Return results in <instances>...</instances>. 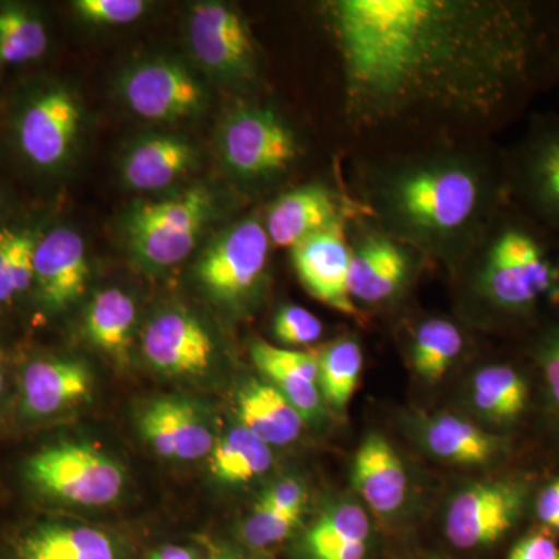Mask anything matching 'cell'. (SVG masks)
<instances>
[{"label":"cell","mask_w":559,"mask_h":559,"mask_svg":"<svg viewBox=\"0 0 559 559\" xmlns=\"http://www.w3.org/2000/svg\"><path fill=\"white\" fill-rule=\"evenodd\" d=\"M348 116L498 119L521 100L550 35L536 7L471 0H337L330 7Z\"/></svg>","instance_id":"1"},{"label":"cell","mask_w":559,"mask_h":559,"mask_svg":"<svg viewBox=\"0 0 559 559\" xmlns=\"http://www.w3.org/2000/svg\"><path fill=\"white\" fill-rule=\"evenodd\" d=\"M385 215L423 242L450 241L479 218L487 179L462 162L440 160L404 168L382 191Z\"/></svg>","instance_id":"2"},{"label":"cell","mask_w":559,"mask_h":559,"mask_svg":"<svg viewBox=\"0 0 559 559\" xmlns=\"http://www.w3.org/2000/svg\"><path fill=\"white\" fill-rule=\"evenodd\" d=\"M477 288L499 314L530 318L559 300V259L532 227L506 224L488 242Z\"/></svg>","instance_id":"3"},{"label":"cell","mask_w":559,"mask_h":559,"mask_svg":"<svg viewBox=\"0 0 559 559\" xmlns=\"http://www.w3.org/2000/svg\"><path fill=\"white\" fill-rule=\"evenodd\" d=\"M22 479L39 498L72 507L109 506L127 485L116 460L79 441H57L32 452L22 463Z\"/></svg>","instance_id":"4"},{"label":"cell","mask_w":559,"mask_h":559,"mask_svg":"<svg viewBox=\"0 0 559 559\" xmlns=\"http://www.w3.org/2000/svg\"><path fill=\"white\" fill-rule=\"evenodd\" d=\"M538 485L527 474H511L463 489L444 516L452 549L485 554L502 546L532 514Z\"/></svg>","instance_id":"5"},{"label":"cell","mask_w":559,"mask_h":559,"mask_svg":"<svg viewBox=\"0 0 559 559\" xmlns=\"http://www.w3.org/2000/svg\"><path fill=\"white\" fill-rule=\"evenodd\" d=\"M212 210V193L202 186L139 205L124 219V241L132 259L150 271L176 266L197 246Z\"/></svg>","instance_id":"6"},{"label":"cell","mask_w":559,"mask_h":559,"mask_svg":"<svg viewBox=\"0 0 559 559\" xmlns=\"http://www.w3.org/2000/svg\"><path fill=\"white\" fill-rule=\"evenodd\" d=\"M0 559H135L130 539L83 522L39 518L0 539Z\"/></svg>","instance_id":"7"},{"label":"cell","mask_w":559,"mask_h":559,"mask_svg":"<svg viewBox=\"0 0 559 559\" xmlns=\"http://www.w3.org/2000/svg\"><path fill=\"white\" fill-rule=\"evenodd\" d=\"M221 156L235 175L266 178L285 171L297 157L293 131L272 110H234L219 135Z\"/></svg>","instance_id":"8"},{"label":"cell","mask_w":559,"mask_h":559,"mask_svg":"<svg viewBox=\"0 0 559 559\" xmlns=\"http://www.w3.org/2000/svg\"><path fill=\"white\" fill-rule=\"evenodd\" d=\"M271 240L263 224L246 219L216 238L198 263L205 290L223 304H237L259 285L266 270Z\"/></svg>","instance_id":"9"},{"label":"cell","mask_w":559,"mask_h":559,"mask_svg":"<svg viewBox=\"0 0 559 559\" xmlns=\"http://www.w3.org/2000/svg\"><path fill=\"white\" fill-rule=\"evenodd\" d=\"M194 60L224 81H248L257 69L255 47L245 20L221 2L193 7L189 24Z\"/></svg>","instance_id":"10"},{"label":"cell","mask_w":559,"mask_h":559,"mask_svg":"<svg viewBox=\"0 0 559 559\" xmlns=\"http://www.w3.org/2000/svg\"><path fill=\"white\" fill-rule=\"evenodd\" d=\"M121 97L128 108L150 121H178L200 114L205 91L200 81L175 61L140 62L121 80Z\"/></svg>","instance_id":"11"},{"label":"cell","mask_w":559,"mask_h":559,"mask_svg":"<svg viewBox=\"0 0 559 559\" xmlns=\"http://www.w3.org/2000/svg\"><path fill=\"white\" fill-rule=\"evenodd\" d=\"M150 366L168 377H201L215 360V342L190 312L165 310L151 319L142 334Z\"/></svg>","instance_id":"12"},{"label":"cell","mask_w":559,"mask_h":559,"mask_svg":"<svg viewBox=\"0 0 559 559\" xmlns=\"http://www.w3.org/2000/svg\"><path fill=\"white\" fill-rule=\"evenodd\" d=\"M92 385L91 371L80 360L33 359L17 380V415L27 423L58 418L90 399Z\"/></svg>","instance_id":"13"},{"label":"cell","mask_w":559,"mask_h":559,"mask_svg":"<svg viewBox=\"0 0 559 559\" xmlns=\"http://www.w3.org/2000/svg\"><path fill=\"white\" fill-rule=\"evenodd\" d=\"M81 108L62 87L43 92L22 112L17 140L24 156L39 168H57L79 138Z\"/></svg>","instance_id":"14"},{"label":"cell","mask_w":559,"mask_h":559,"mask_svg":"<svg viewBox=\"0 0 559 559\" xmlns=\"http://www.w3.org/2000/svg\"><path fill=\"white\" fill-rule=\"evenodd\" d=\"M138 428L156 454L179 462L207 457L216 444L204 412L197 404L175 396L146 403L139 412Z\"/></svg>","instance_id":"15"},{"label":"cell","mask_w":559,"mask_h":559,"mask_svg":"<svg viewBox=\"0 0 559 559\" xmlns=\"http://www.w3.org/2000/svg\"><path fill=\"white\" fill-rule=\"evenodd\" d=\"M90 278L86 245L79 231L58 227L39 238L35 250L36 294L46 310H66L83 296Z\"/></svg>","instance_id":"16"},{"label":"cell","mask_w":559,"mask_h":559,"mask_svg":"<svg viewBox=\"0 0 559 559\" xmlns=\"http://www.w3.org/2000/svg\"><path fill=\"white\" fill-rule=\"evenodd\" d=\"M290 250L301 285L314 299L344 314H359L348 290L353 250L348 248L341 224L312 235Z\"/></svg>","instance_id":"17"},{"label":"cell","mask_w":559,"mask_h":559,"mask_svg":"<svg viewBox=\"0 0 559 559\" xmlns=\"http://www.w3.org/2000/svg\"><path fill=\"white\" fill-rule=\"evenodd\" d=\"M377 549L366 510L353 502L330 507L293 544V559H370Z\"/></svg>","instance_id":"18"},{"label":"cell","mask_w":559,"mask_h":559,"mask_svg":"<svg viewBox=\"0 0 559 559\" xmlns=\"http://www.w3.org/2000/svg\"><path fill=\"white\" fill-rule=\"evenodd\" d=\"M340 224V204L333 191L323 186H307L288 191L271 205L264 229L275 246L293 249Z\"/></svg>","instance_id":"19"},{"label":"cell","mask_w":559,"mask_h":559,"mask_svg":"<svg viewBox=\"0 0 559 559\" xmlns=\"http://www.w3.org/2000/svg\"><path fill=\"white\" fill-rule=\"evenodd\" d=\"M353 485L360 498L381 516L395 514L407 495L403 462L380 433L362 441L353 462Z\"/></svg>","instance_id":"20"},{"label":"cell","mask_w":559,"mask_h":559,"mask_svg":"<svg viewBox=\"0 0 559 559\" xmlns=\"http://www.w3.org/2000/svg\"><path fill=\"white\" fill-rule=\"evenodd\" d=\"M407 253L396 242L371 235L352 252L348 290L352 299L380 304L395 296L409 274Z\"/></svg>","instance_id":"21"},{"label":"cell","mask_w":559,"mask_h":559,"mask_svg":"<svg viewBox=\"0 0 559 559\" xmlns=\"http://www.w3.org/2000/svg\"><path fill=\"white\" fill-rule=\"evenodd\" d=\"M528 371L510 362L481 367L474 377L473 401L481 417L502 429L520 426L533 407Z\"/></svg>","instance_id":"22"},{"label":"cell","mask_w":559,"mask_h":559,"mask_svg":"<svg viewBox=\"0 0 559 559\" xmlns=\"http://www.w3.org/2000/svg\"><path fill=\"white\" fill-rule=\"evenodd\" d=\"M197 165V153L178 135H150L135 143L121 165V178L131 189H167L189 175Z\"/></svg>","instance_id":"23"},{"label":"cell","mask_w":559,"mask_h":559,"mask_svg":"<svg viewBox=\"0 0 559 559\" xmlns=\"http://www.w3.org/2000/svg\"><path fill=\"white\" fill-rule=\"evenodd\" d=\"M425 444L436 457L459 465H491L509 457L511 440L502 433L485 432L455 415L433 417L425 426Z\"/></svg>","instance_id":"24"},{"label":"cell","mask_w":559,"mask_h":559,"mask_svg":"<svg viewBox=\"0 0 559 559\" xmlns=\"http://www.w3.org/2000/svg\"><path fill=\"white\" fill-rule=\"evenodd\" d=\"M250 352L261 373L274 382L275 388L300 412L301 417L311 418L318 414V353L278 348L264 341L255 342Z\"/></svg>","instance_id":"25"},{"label":"cell","mask_w":559,"mask_h":559,"mask_svg":"<svg viewBox=\"0 0 559 559\" xmlns=\"http://www.w3.org/2000/svg\"><path fill=\"white\" fill-rule=\"evenodd\" d=\"M238 425L270 447H285L299 439L304 417L274 384L252 382L238 395Z\"/></svg>","instance_id":"26"},{"label":"cell","mask_w":559,"mask_h":559,"mask_svg":"<svg viewBox=\"0 0 559 559\" xmlns=\"http://www.w3.org/2000/svg\"><path fill=\"white\" fill-rule=\"evenodd\" d=\"M138 307L121 289L102 290L92 299L84 320L91 344L117 359L127 358L134 334Z\"/></svg>","instance_id":"27"},{"label":"cell","mask_w":559,"mask_h":559,"mask_svg":"<svg viewBox=\"0 0 559 559\" xmlns=\"http://www.w3.org/2000/svg\"><path fill=\"white\" fill-rule=\"evenodd\" d=\"M521 187L532 207L559 226V130L533 140L521 165Z\"/></svg>","instance_id":"28"},{"label":"cell","mask_w":559,"mask_h":559,"mask_svg":"<svg viewBox=\"0 0 559 559\" xmlns=\"http://www.w3.org/2000/svg\"><path fill=\"white\" fill-rule=\"evenodd\" d=\"M213 476L224 484H246L263 476L272 465L270 444L241 425L227 430L223 439L216 440L212 451Z\"/></svg>","instance_id":"29"},{"label":"cell","mask_w":559,"mask_h":559,"mask_svg":"<svg viewBox=\"0 0 559 559\" xmlns=\"http://www.w3.org/2000/svg\"><path fill=\"white\" fill-rule=\"evenodd\" d=\"M304 511L278 509L271 502L259 499L248 516L237 528V544L230 546L249 554L271 557V551L294 538L299 528Z\"/></svg>","instance_id":"30"},{"label":"cell","mask_w":559,"mask_h":559,"mask_svg":"<svg viewBox=\"0 0 559 559\" xmlns=\"http://www.w3.org/2000/svg\"><path fill=\"white\" fill-rule=\"evenodd\" d=\"M319 388L330 406L344 411L358 388L364 356L358 342L344 337L318 353Z\"/></svg>","instance_id":"31"},{"label":"cell","mask_w":559,"mask_h":559,"mask_svg":"<svg viewBox=\"0 0 559 559\" xmlns=\"http://www.w3.org/2000/svg\"><path fill=\"white\" fill-rule=\"evenodd\" d=\"M463 348L462 333L448 320L432 319L423 323L415 334L412 362L423 380L440 381Z\"/></svg>","instance_id":"32"},{"label":"cell","mask_w":559,"mask_h":559,"mask_svg":"<svg viewBox=\"0 0 559 559\" xmlns=\"http://www.w3.org/2000/svg\"><path fill=\"white\" fill-rule=\"evenodd\" d=\"M49 39L43 22L22 7L0 9V61L24 64L46 53Z\"/></svg>","instance_id":"33"},{"label":"cell","mask_w":559,"mask_h":559,"mask_svg":"<svg viewBox=\"0 0 559 559\" xmlns=\"http://www.w3.org/2000/svg\"><path fill=\"white\" fill-rule=\"evenodd\" d=\"M532 358L538 373L540 411L559 437V323L540 334Z\"/></svg>","instance_id":"34"},{"label":"cell","mask_w":559,"mask_h":559,"mask_svg":"<svg viewBox=\"0 0 559 559\" xmlns=\"http://www.w3.org/2000/svg\"><path fill=\"white\" fill-rule=\"evenodd\" d=\"M275 340L285 345H310L322 336L323 325L312 312L297 305L280 308L274 319Z\"/></svg>","instance_id":"35"},{"label":"cell","mask_w":559,"mask_h":559,"mask_svg":"<svg viewBox=\"0 0 559 559\" xmlns=\"http://www.w3.org/2000/svg\"><path fill=\"white\" fill-rule=\"evenodd\" d=\"M148 3L143 0H76L73 10L81 20L97 25H124L139 21Z\"/></svg>","instance_id":"36"},{"label":"cell","mask_w":559,"mask_h":559,"mask_svg":"<svg viewBox=\"0 0 559 559\" xmlns=\"http://www.w3.org/2000/svg\"><path fill=\"white\" fill-rule=\"evenodd\" d=\"M530 520L533 527L547 530L559 540V474L536 489Z\"/></svg>","instance_id":"37"},{"label":"cell","mask_w":559,"mask_h":559,"mask_svg":"<svg viewBox=\"0 0 559 559\" xmlns=\"http://www.w3.org/2000/svg\"><path fill=\"white\" fill-rule=\"evenodd\" d=\"M559 540L547 530L532 527L513 540L506 559H558Z\"/></svg>","instance_id":"38"},{"label":"cell","mask_w":559,"mask_h":559,"mask_svg":"<svg viewBox=\"0 0 559 559\" xmlns=\"http://www.w3.org/2000/svg\"><path fill=\"white\" fill-rule=\"evenodd\" d=\"M261 498L271 502L272 506L278 507V509L304 511L307 492H305L304 485L299 480L283 479L266 489Z\"/></svg>","instance_id":"39"},{"label":"cell","mask_w":559,"mask_h":559,"mask_svg":"<svg viewBox=\"0 0 559 559\" xmlns=\"http://www.w3.org/2000/svg\"><path fill=\"white\" fill-rule=\"evenodd\" d=\"M16 231L0 230V305L11 304L16 299L13 285V245Z\"/></svg>","instance_id":"40"},{"label":"cell","mask_w":559,"mask_h":559,"mask_svg":"<svg viewBox=\"0 0 559 559\" xmlns=\"http://www.w3.org/2000/svg\"><path fill=\"white\" fill-rule=\"evenodd\" d=\"M209 554H202L193 546L182 544H162L156 549L150 550L140 559H207Z\"/></svg>","instance_id":"41"},{"label":"cell","mask_w":559,"mask_h":559,"mask_svg":"<svg viewBox=\"0 0 559 559\" xmlns=\"http://www.w3.org/2000/svg\"><path fill=\"white\" fill-rule=\"evenodd\" d=\"M207 559H272V557L249 554V551L238 549V547L230 546V544H223V546L210 550Z\"/></svg>","instance_id":"42"},{"label":"cell","mask_w":559,"mask_h":559,"mask_svg":"<svg viewBox=\"0 0 559 559\" xmlns=\"http://www.w3.org/2000/svg\"><path fill=\"white\" fill-rule=\"evenodd\" d=\"M7 401H9V374L5 367L0 362V426H2L3 415H5Z\"/></svg>","instance_id":"43"},{"label":"cell","mask_w":559,"mask_h":559,"mask_svg":"<svg viewBox=\"0 0 559 559\" xmlns=\"http://www.w3.org/2000/svg\"><path fill=\"white\" fill-rule=\"evenodd\" d=\"M425 559H437V558H425Z\"/></svg>","instance_id":"44"},{"label":"cell","mask_w":559,"mask_h":559,"mask_svg":"<svg viewBox=\"0 0 559 559\" xmlns=\"http://www.w3.org/2000/svg\"><path fill=\"white\" fill-rule=\"evenodd\" d=\"M558 559H559V555H558Z\"/></svg>","instance_id":"45"}]
</instances>
